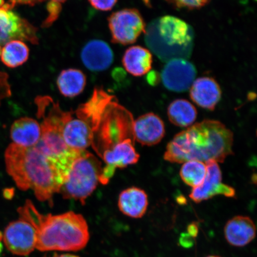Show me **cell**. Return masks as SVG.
I'll use <instances>...</instances> for the list:
<instances>
[{
  "label": "cell",
  "instance_id": "cell-23",
  "mask_svg": "<svg viewBox=\"0 0 257 257\" xmlns=\"http://www.w3.org/2000/svg\"><path fill=\"white\" fill-rule=\"evenodd\" d=\"M169 120L177 126H191L197 117V111L194 105L184 99L173 101L168 108Z\"/></svg>",
  "mask_w": 257,
  "mask_h": 257
},
{
  "label": "cell",
  "instance_id": "cell-30",
  "mask_svg": "<svg viewBox=\"0 0 257 257\" xmlns=\"http://www.w3.org/2000/svg\"><path fill=\"white\" fill-rule=\"evenodd\" d=\"M194 238H193L187 233H183L181 234V237L179 238V243L184 248H191L194 243Z\"/></svg>",
  "mask_w": 257,
  "mask_h": 257
},
{
  "label": "cell",
  "instance_id": "cell-7",
  "mask_svg": "<svg viewBox=\"0 0 257 257\" xmlns=\"http://www.w3.org/2000/svg\"><path fill=\"white\" fill-rule=\"evenodd\" d=\"M108 27L114 43L131 44L146 31V24L139 11L126 9L115 12L108 18Z\"/></svg>",
  "mask_w": 257,
  "mask_h": 257
},
{
  "label": "cell",
  "instance_id": "cell-13",
  "mask_svg": "<svg viewBox=\"0 0 257 257\" xmlns=\"http://www.w3.org/2000/svg\"><path fill=\"white\" fill-rule=\"evenodd\" d=\"M134 140L143 146H153L159 144L165 136V126L158 115L149 112L134 120Z\"/></svg>",
  "mask_w": 257,
  "mask_h": 257
},
{
  "label": "cell",
  "instance_id": "cell-22",
  "mask_svg": "<svg viewBox=\"0 0 257 257\" xmlns=\"http://www.w3.org/2000/svg\"><path fill=\"white\" fill-rule=\"evenodd\" d=\"M86 84L85 74L77 69L62 70L57 80V87L61 94L69 98L75 97L81 94Z\"/></svg>",
  "mask_w": 257,
  "mask_h": 257
},
{
  "label": "cell",
  "instance_id": "cell-19",
  "mask_svg": "<svg viewBox=\"0 0 257 257\" xmlns=\"http://www.w3.org/2000/svg\"><path fill=\"white\" fill-rule=\"evenodd\" d=\"M10 135L15 144L25 148L35 147L41 138L40 124L31 117L19 118L12 124Z\"/></svg>",
  "mask_w": 257,
  "mask_h": 257
},
{
  "label": "cell",
  "instance_id": "cell-25",
  "mask_svg": "<svg viewBox=\"0 0 257 257\" xmlns=\"http://www.w3.org/2000/svg\"><path fill=\"white\" fill-rule=\"evenodd\" d=\"M206 173L207 167L205 163L191 160L183 163L180 176L185 184L195 188L202 184Z\"/></svg>",
  "mask_w": 257,
  "mask_h": 257
},
{
  "label": "cell",
  "instance_id": "cell-14",
  "mask_svg": "<svg viewBox=\"0 0 257 257\" xmlns=\"http://www.w3.org/2000/svg\"><path fill=\"white\" fill-rule=\"evenodd\" d=\"M115 96L101 88H95L89 100L79 105L75 113L77 118L87 123L93 132L97 130L106 108Z\"/></svg>",
  "mask_w": 257,
  "mask_h": 257
},
{
  "label": "cell",
  "instance_id": "cell-29",
  "mask_svg": "<svg viewBox=\"0 0 257 257\" xmlns=\"http://www.w3.org/2000/svg\"><path fill=\"white\" fill-rule=\"evenodd\" d=\"M93 8L98 11H110L117 2V0H88Z\"/></svg>",
  "mask_w": 257,
  "mask_h": 257
},
{
  "label": "cell",
  "instance_id": "cell-21",
  "mask_svg": "<svg viewBox=\"0 0 257 257\" xmlns=\"http://www.w3.org/2000/svg\"><path fill=\"white\" fill-rule=\"evenodd\" d=\"M122 63L125 69L132 75L141 76L152 69L153 57L146 48L133 46L125 51Z\"/></svg>",
  "mask_w": 257,
  "mask_h": 257
},
{
  "label": "cell",
  "instance_id": "cell-32",
  "mask_svg": "<svg viewBox=\"0 0 257 257\" xmlns=\"http://www.w3.org/2000/svg\"><path fill=\"white\" fill-rule=\"evenodd\" d=\"M187 232L189 235L195 238L198 236V227L197 223H192L189 225L187 228Z\"/></svg>",
  "mask_w": 257,
  "mask_h": 257
},
{
  "label": "cell",
  "instance_id": "cell-11",
  "mask_svg": "<svg viewBox=\"0 0 257 257\" xmlns=\"http://www.w3.org/2000/svg\"><path fill=\"white\" fill-rule=\"evenodd\" d=\"M205 165L207 167L206 176L200 186L192 188L189 195L191 200L200 203L216 195L234 197L235 196L234 189L222 182V174L218 163L215 161H209L205 163Z\"/></svg>",
  "mask_w": 257,
  "mask_h": 257
},
{
  "label": "cell",
  "instance_id": "cell-12",
  "mask_svg": "<svg viewBox=\"0 0 257 257\" xmlns=\"http://www.w3.org/2000/svg\"><path fill=\"white\" fill-rule=\"evenodd\" d=\"M197 70L194 64L184 59L169 61L162 70L164 86L173 92H183L191 87Z\"/></svg>",
  "mask_w": 257,
  "mask_h": 257
},
{
  "label": "cell",
  "instance_id": "cell-20",
  "mask_svg": "<svg viewBox=\"0 0 257 257\" xmlns=\"http://www.w3.org/2000/svg\"><path fill=\"white\" fill-rule=\"evenodd\" d=\"M149 206V199L143 189L131 187L122 191L118 197V207L122 213L135 218L143 217Z\"/></svg>",
  "mask_w": 257,
  "mask_h": 257
},
{
  "label": "cell",
  "instance_id": "cell-38",
  "mask_svg": "<svg viewBox=\"0 0 257 257\" xmlns=\"http://www.w3.org/2000/svg\"><path fill=\"white\" fill-rule=\"evenodd\" d=\"M3 239V234L2 233V232H1V231H0V242H1V240Z\"/></svg>",
  "mask_w": 257,
  "mask_h": 257
},
{
  "label": "cell",
  "instance_id": "cell-3",
  "mask_svg": "<svg viewBox=\"0 0 257 257\" xmlns=\"http://www.w3.org/2000/svg\"><path fill=\"white\" fill-rule=\"evenodd\" d=\"M5 159L6 171L19 189H31L38 200L53 204V195L59 192L65 180L37 147L12 143L6 150Z\"/></svg>",
  "mask_w": 257,
  "mask_h": 257
},
{
  "label": "cell",
  "instance_id": "cell-1",
  "mask_svg": "<svg viewBox=\"0 0 257 257\" xmlns=\"http://www.w3.org/2000/svg\"><path fill=\"white\" fill-rule=\"evenodd\" d=\"M233 134L220 121L204 120L176 135L166 147L164 159L170 163L191 160L223 163L233 154Z\"/></svg>",
  "mask_w": 257,
  "mask_h": 257
},
{
  "label": "cell",
  "instance_id": "cell-8",
  "mask_svg": "<svg viewBox=\"0 0 257 257\" xmlns=\"http://www.w3.org/2000/svg\"><path fill=\"white\" fill-rule=\"evenodd\" d=\"M9 3L0 9V45L14 40L38 44L37 28L13 11Z\"/></svg>",
  "mask_w": 257,
  "mask_h": 257
},
{
  "label": "cell",
  "instance_id": "cell-15",
  "mask_svg": "<svg viewBox=\"0 0 257 257\" xmlns=\"http://www.w3.org/2000/svg\"><path fill=\"white\" fill-rule=\"evenodd\" d=\"M81 60L92 72H102L107 69L114 60V54L109 45L100 40H92L83 47Z\"/></svg>",
  "mask_w": 257,
  "mask_h": 257
},
{
  "label": "cell",
  "instance_id": "cell-35",
  "mask_svg": "<svg viewBox=\"0 0 257 257\" xmlns=\"http://www.w3.org/2000/svg\"><path fill=\"white\" fill-rule=\"evenodd\" d=\"M7 4L8 3H6L5 0H0V9L4 8Z\"/></svg>",
  "mask_w": 257,
  "mask_h": 257
},
{
  "label": "cell",
  "instance_id": "cell-37",
  "mask_svg": "<svg viewBox=\"0 0 257 257\" xmlns=\"http://www.w3.org/2000/svg\"><path fill=\"white\" fill-rule=\"evenodd\" d=\"M3 249V244L1 242H0V253H1L2 252Z\"/></svg>",
  "mask_w": 257,
  "mask_h": 257
},
{
  "label": "cell",
  "instance_id": "cell-18",
  "mask_svg": "<svg viewBox=\"0 0 257 257\" xmlns=\"http://www.w3.org/2000/svg\"><path fill=\"white\" fill-rule=\"evenodd\" d=\"M62 137L64 143L70 149L85 150L91 146L94 132L86 122L74 118L73 115L64 124Z\"/></svg>",
  "mask_w": 257,
  "mask_h": 257
},
{
  "label": "cell",
  "instance_id": "cell-10",
  "mask_svg": "<svg viewBox=\"0 0 257 257\" xmlns=\"http://www.w3.org/2000/svg\"><path fill=\"white\" fill-rule=\"evenodd\" d=\"M3 240L14 254L27 256L35 249V230L28 221L19 219L10 223L3 234Z\"/></svg>",
  "mask_w": 257,
  "mask_h": 257
},
{
  "label": "cell",
  "instance_id": "cell-26",
  "mask_svg": "<svg viewBox=\"0 0 257 257\" xmlns=\"http://www.w3.org/2000/svg\"><path fill=\"white\" fill-rule=\"evenodd\" d=\"M48 16L46 20L43 22L42 27L48 28L50 27L55 22L62 12V6L60 3L53 2H49L47 6Z\"/></svg>",
  "mask_w": 257,
  "mask_h": 257
},
{
  "label": "cell",
  "instance_id": "cell-4",
  "mask_svg": "<svg viewBox=\"0 0 257 257\" xmlns=\"http://www.w3.org/2000/svg\"><path fill=\"white\" fill-rule=\"evenodd\" d=\"M145 34L147 46L162 62L187 59L191 56L194 32L181 19L171 16L154 19L148 25Z\"/></svg>",
  "mask_w": 257,
  "mask_h": 257
},
{
  "label": "cell",
  "instance_id": "cell-31",
  "mask_svg": "<svg viewBox=\"0 0 257 257\" xmlns=\"http://www.w3.org/2000/svg\"><path fill=\"white\" fill-rule=\"evenodd\" d=\"M43 1L44 0H9V3L14 8L18 4L34 6Z\"/></svg>",
  "mask_w": 257,
  "mask_h": 257
},
{
  "label": "cell",
  "instance_id": "cell-24",
  "mask_svg": "<svg viewBox=\"0 0 257 257\" xmlns=\"http://www.w3.org/2000/svg\"><path fill=\"white\" fill-rule=\"evenodd\" d=\"M30 50L24 41L14 40L5 45L2 49L1 59L6 66L15 68L22 65L28 59Z\"/></svg>",
  "mask_w": 257,
  "mask_h": 257
},
{
  "label": "cell",
  "instance_id": "cell-33",
  "mask_svg": "<svg viewBox=\"0 0 257 257\" xmlns=\"http://www.w3.org/2000/svg\"><path fill=\"white\" fill-rule=\"evenodd\" d=\"M3 195H4L5 198L8 199V200H11V199L14 197V191L10 189H6L4 193H3Z\"/></svg>",
  "mask_w": 257,
  "mask_h": 257
},
{
  "label": "cell",
  "instance_id": "cell-27",
  "mask_svg": "<svg viewBox=\"0 0 257 257\" xmlns=\"http://www.w3.org/2000/svg\"><path fill=\"white\" fill-rule=\"evenodd\" d=\"M179 9H197L207 5L210 0H166Z\"/></svg>",
  "mask_w": 257,
  "mask_h": 257
},
{
  "label": "cell",
  "instance_id": "cell-17",
  "mask_svg": "<svg viewBox=\"0 0 257 257\" xmlns=\"http://www.w3.org/2000/svg\"><path fill=\"white\" fill-rule=\"evenodd\" d=\"M224 232L225 238L230 245L243 247L254 239L256 227L250 217L237 216L227 221Z\"/></svg>",
  "mask_w": 257,
  "mask_h": 257
},
{
  "label": "cell",
  "instance_id": "cell-6",
  "mask_svg": "<svg viewBox=\"0 0 257 257\" xmlns=\"http://www.w3.org/2000/svg\"><path fill=\"white\" fill-rule=\"evenodd\" d=\"M102 170V163L94 154L83 150L75 160L68 178L59 193L64 199H73L85 205V200L97 186Z\"/></svg>",
  "mask_w": 257,
  "mask_h": 257
},
{
  "label": "cell",
  "instance_id": "cell-36",
  "mask_svg": "<svg viewBox=\"0 0 257 257\" xmlns=\"http://www.w3.org/2000/svg\"><path fill=\"white\" fill-rule=\"evenodd\" d=\"M66 1V0H50V2H56L57 3H60V4H61V3L65 2Z\"/></svg>",
  "mask_w": 257,
  "mask_h": 257
},
{
  "label": "cell",
  "instance_id": "cell-5",
  "mask_svg": "<svg viewBox=\"0 0 257 257\" xmlns=\"http://www.w3.org/2000/svg\"><path fill=\"white\" fill-rule=\"evenodd\" d=\"M133 115L127 109L118 103L115 97L106 108L100 124L94 133L92 149L101 158L105 151L124 140H134Z\"/></svg>",
  "mask_w": 257,
  "mask_h": 257
},
{
  "label": "cell",
  "instance_id": "cell-9",
  "mask_svg": "<svg viewBox=\"0 0 257 257\" xmlns=\"http://www.w3.org/2000/svg\"><path fill=\"white\" fill-rule=\"evenodd\" d=\"M140 157L134 147L133 140L131 138L124 140L111 149L105 151L101 156L105 166L102 168L99 182L102 185H107L114 175L115 170L135 165L139 161Z\"/></svg>",
  "mask_w": 257,
  "mask_h": 257
},
{
  "label": "cell",
  "instance_id": "cell-16",
  "mask_svg": "<svg viewBox=\"0 0 257 257\" xmlns=\"http://www.w3.org/2000/svg\"><path fill=\"white\" fill-rule=\"evenodd\" d=\"M221 91L214 79L202 77L194 80L190 90V97L195 103L208 110H214L220 101Z\"/></svg>",
  "mask_w": 257,
  "mask_h": 257
},
{
  "label": "cell",
  "instance_id": "cell-41",
  "mask_svg": "<svg viewBox=\"0 0 257 257\" xmlns=\"http://www.w3.org/2000/svg\"><path fill=\"white\" fill-rule=\"evenodd\" d=\"M55 256H56V254H55V255H54V256H51V257H55ZM44 257H47V256H44Z\"/></svg>",
  "mask_w": 257,
  "mask_h": 257
},
{
  "label": "cell",
  "instance_id": "cell-28",
  "mask_svg": "<svg viewBox=\"0 0 257 257\" xmlns=\"http://www.w3.org/2000/svg\"><path fill=\"white\" fill-rule=\"evenodd\" d=\"M7 74L0 72V103L2 99L11 95V86L8 82Z\"/></svg>",
  "mask_w": 257,
  "mask_h": 257
},
{
  "label": "cell",
  "instance_id": "cell-2",
  "mask_svg": "<svg viewBox=\"0 0 257 257\" xmlns=\"http://www.w3.org/2000/svg\"><path fill=\"white\" fill-rule=\"evenodd\" d=\"M18 212L19 218L34 227L35 249L40 251H76L87 245L88 226L81 214L69 211L59 215H45L28 200Z\"/></svg>",
  "mask_w": 257,
  "mask_h": 257
},
{
  "label": "cell",
  "instance_id": "cell-34",
  "mask_svg": "<svg viewBox=\"0 0 257 257\" xmlns=\"http://www.w3.org/2000/svg\"><path fill=\"white\" fill-rule=\"evenodd\" d=\"M55 257H79V256L75 255L69 254V253H66V254H62V255H56Z\"/></svg>",
  "mask_w": 257,
  "mask_h": 257
},
{
  "label": "cell",
  "instance_id": "cell-39",
  "mask_svg": "<svg viewBox=\"0 0 257 257\" xmlns=\"http://www.w3.org/2000/svg\"><path fill=\"white\" fill-rule=\"evenodd\" d=\"M206 257H221V256H217V255H209V256H207Z\"/></svg>",
  "mask_w": 257,
  "mask_h": 257
},
{
  "label": "cell",
  "instance_id": "cell-40",
  "mask_svg": "<svg viewBox=\"0 0 257 257\" xmlns=\"http://www.w3.org/2000/svg\"><path fill=\"white\" fill-rule=\"evenodd\" d=\"M1 53H2V47H1V45H0V56H1Z\"/></svg>",
  "mask_w": 257,
  "mask_h": 257
}]
</instances>
